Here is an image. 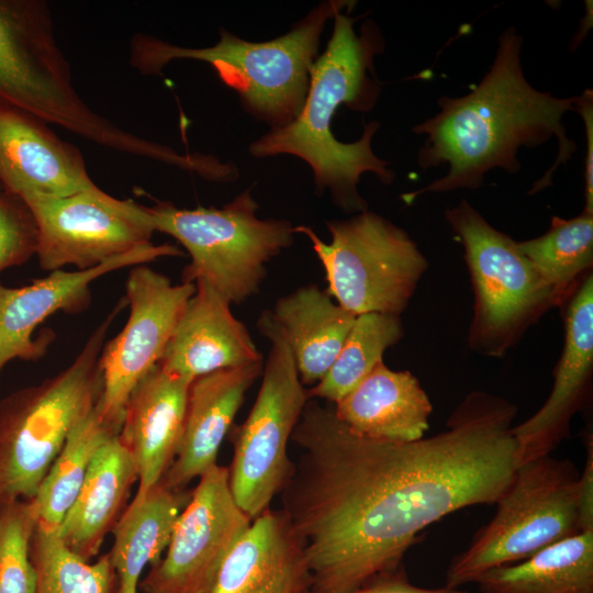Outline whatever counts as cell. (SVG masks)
<instances>
[{
	"mask_svg": "<svg viewBox=\"0 0 593 593\" xmlns=\"http://www.w3.org/2000/svg\"><path fill=\"white\" fill-rule=\"evenodd\" d=\"M270 315L291 349L303 385L323 379L356 318L317 284L279 298Z\"/></svg>",
	"mask_w": 593,
	"mask_h": 593,
	"instance_id": "cb8c5ba5",
	"label": "cell"
},
{
	"mask_svg": "<svg viewBox=\"0 0 593 593\" xmlns=\"http://www.w3.org/2000/svg\"><path fill=\"white\" fill-rule=\"evenodd\" d=\"M350 10L333 16V33L312 66L301 112L286 126L272 128L253 142L249 152L255 157L289 154L303 159L311 167L318 190L328 189L343 211L359 213L368 210L357 188L361 175L372 172L389 184L395 174L388 167L390 163L372 150V137L380 127L378 121L366 124L360 138L351 143L338 141L332 132L338 107L367 112L380 94L373 61L384 51V37L372 20H366L357 34L354 24L358 18H351Z\"/></svg>",
	"mask_w": 593,
	"mask_h": 593,
	"instance_id": "3957f363",
	"label": "cell"
},
{
	"mask_svg": "<svg viewBox=\"0 0 593 593\" xmlns=\"http://www.w3.org/2000/svg\"><path fill=\"white\" fill-rule=\"evenodd\" d=\"M585 463L579 478L578 514L580 532L593 530V437L585 436Z\"/></svg>",
	"mask_w": 593,
	"mask_h": 593,
	"instance_id": "836d02e7",
	"label": "cell"
},
{
	"mask_svg": "<svg viewBox=\"0 0 593 593\" xmlns=\"http://www.w3.org/2000/svg\"><path fill=\"white\" fill-rule=\"evenodd\" d=\"M0 108L30 113L98 145L113 134V123L76 90L43 0H0Z\"/></svg>",
	"mask_w": 593,
	"mask_h": 593,
	"instance_id": "9c48e42d",
	"label": "cell"
},
{
	"mask_svg": "<svg viewBox=\"0 0 593 593\" xmlns=\"http://www.w3.org/2000/svg\"><path fill=\"white\" fill-rule=\"evenodd\" d=\"M37 249V225L26 202L18 194L0 191V272L20 266Z\"/></svg>",
	"mask_w": 593,
	"mask_h": 593,
	"instance_id": "1f68e13d",
	"label": "cell"
},
{
	"mask_svg": "<svg viewBox=\"0 0 593 593\" xmlns=\"http://www.w3.org/2000/svg\"><path fill=\"white\" fill-rule=\"evenodd\" d=\"M475 583L481 593H593V530L494 568Z\"/></svg>",
	"mask_w": 593,
	"mask_h": 593,
	"instance_id": "484cf974",
	"label": "cell"
},
{
	"mask_svg": "<svg viewBox=\"0 0 593 593\" xmlns=\"http://www.w3.org/2000/svg\"><path fill=\"white\" fill-rule=\"evenodd\" d=\"M37 521L33 499L0 504V593H35L29 551Z\"/></svg>",
	"mask_w": 593,
	"mask_h": 593,
	"instance_id": "4dcf8cb0",
	"label": "cell"
},
{
	"mask_svg": "<svg viewBox=\"0 0 593 593\" xmlns=\"http://www.w3.org/2000/svg\"><path fill=\"white\" fill-rule=\"evenodd\" d=\"M125 299L93 331L63 371L0 401V504L32 500L70 432L102 391L99 357Z\"/></svg>",
	"mask_w": 593,
	"mask_h": 593,
	"instance_id": "5b68a950",
	"label": "cell"
},
{
	"mask_svg": "<svg viewBox=\"0 0 593 593\" xmlns=\"http://www.w3.org/2000/svg\"><path fill=\"white\" fill-rule=\"evenodd\" d=\"M517 406L472 391L446 428L411 443L353 432L307 400L292 433L300 454L280 492L315 593H348L404 568L419 534L448 514L495 504L516 469Z\"/></svg>",
	"mask_w": 593,
	"mask_h": 593,
	"instance_id": "6da1fadb",
	"label": "cell"
},
{
	"mask_svg": "<svg viewBox=\"0 0 593 593\" xmlns=\"http://www.w3.org/2000/svg\"><path fill=\"white\" fill-rule=\"evenodd\" d=\"M331 242L309 226L305 235L326 275L327 293L354 315H401L407 307L428 262L401 227L369 210L326 223Z\"/></svg>",
	"mask_w": 593,
	"mask_h": 593,
	"instance_id": "30bf717a",
	"label": "cell"
},
{
	"mask_svg": "<svg viewBox=\"0 0 593 593\" xmlns=\"http://www.w3.org/2000/svg\"><path fill=\"white\" fill-rule=\"evenodd\" d=\"M593 376V276L588 273L567 300L564 345L545 403L512 428L516 467L551 455L570 437L573 416L588 405Z\"/></svg>",
	"mask_w": 593,
	"mask_h": 593,
	"instance_id": "2e32d148",
	"label": "cell"
},
{
	"mask_svg": "<svg viewBox=\"0 0 593 593\" xmlns=\"http://www.w3.org/2000/svg\"><path fill=\"white\" fill-rule=\"evenodd\" d=\"M251 523L231 492L228 468L206 470L174 527L166 556L141 582L144 593H210L220 568Z\"/></svg>",
	"mask_w": 593,
	"mask_h": 593,
	"instance_id": "5bb4252c",
	"label": "cell"
},
{
	"mask_svg": "<svg viewBox=\"0 0 593 593\" xmlns=\"http://www.w3.org/2000/svg\"><path fill=\"white\" fill-rule=\"evenodd\" d=\"M517 246L564 303L580 278L591 272L593 213L582 211L569 220L553 216L545 234L517 242Z\"/></svg>",
	"mask_w": 593,
	"mask_h": 593,
	"instance_id": "f1b7e54d",
	"label": "cell"
},
{
	"mask_svg": "<svg viewBox=\"0 0 593 593\" xmlns=\"http://www.w3.org/2000/svg\"><path fill=\"white\" fill-rule=\"evenodd\" d=\"M195 283L171 280L138 265L128 271L125 301L130 315L122 331L104 343L99 369L102 391L96 405L100 418L120 432L124 406L138 382L159 363Z\"/></svg>",
	"mask_w": 593,
	"mask_h": 593,
	"instance_id": "4fadbf2b",
	"label": "cell"
},
{
	"mask_svg": "<svg viewBox=\"0 0 593 593\" xmlns=\"http://www.w3.org/2000/svg\"><path fill=\"white\" fill-rule=\"evenodd\" d=\"M264 362L216 370L191 381L176 456L163 477L174 490H186L193 479L216 465L217 452Z\"/></svg>",
	"mask_w": 593,
	"mask_h": 593,
	"instance_id": "ac0fdd59",
	"label": "cell"
},
{
	"mask_svg": "<svg viewBox=\"0 0 593 593\" xmlns=\"http://www.w3.org/2000/svg\"><path fill=\"white\" fill-rule=\"evenodd\" d=\"M355 3L324 1L288 33L266 42H248L221 29L215 45L197 48L137 33L131 40L130 63L145 76L160 75L176 59L208 63L238 93L247 112L269 124L270 130L280 128L292 122L304 105L326 22Z\"/></svg>",
	"mask_w": 593,
	"mask_h": 593,
	"instance_id": "277c9868",
	"label": "cell"
},
{
	"mask_svg": "<svg viewBox=\"0 0 593 593\" xmlns=\"http://www.w3.org/2000/svg\"><path fill=\"white\" fill-rule=\"evenodd\" d=\"M333 409L353 432L399 443L425 437L433 412L418 379L407 370H392L383 361Z\"/></svg>",
	"mask_w": 593,
	"mask_h": 593,
	"instance_id": "7402d4cb",
	"label": "cell"
},
{
	"mask_svg": "<svg viewBox=\"0 0 593 593\" xmlns=\"http://www.w3.org/2000/svg\"><path fill=\"white\" fill-rule=\"evenodd\" d=\"M2 189H3V188H2V186L0 184V191H1Z\"/></svg>",
	"mask_w": 593,
	"mask_h": 593,
	"instance_id": "d590c367",
	"label": "cell"
},
{
	"mask_svg": "<svg viewBox=\"0 0 593 593\" xmlns=\"http://www.w3.org/2000/svg\"><path fill=\"white\" fill-rule=\"evenodd\" d=\"M22 199L37 225L35 256L49 272L65 266L88 270L153 244L145 205L98 186L67 197Z\"/></svg>",
	"mask_w": 593,
	"mask_h": 593,
	"instance_id": "7c38bea8",
	"label": "cell"
},
{
	"mask_svg": "<svg viewBox=\"0 0 593 593\" xmlns=\"http://www.w3.org/2000/svg\"><path fill=\"white\" fill-rule=\"evenodd\" d=\"M136 480L131 454L118 435L110 437L94 455L79 493L58 527L63 542L86 561L98 555Z\"/></svg>",
	"mask_w": 593,
	"mask_h": 593,
	"instance_id": "603a6c76",
	"label": "cell"
},
{
	"mask_svg": "<svg viewBox=\"0 0 593 593\" xmlns=\"http://www.w3.org/2000/svg\"><path fill=\"white\" fill-rule=\"evenodd\" d=\"M303 546L281 510L254 518L224 559L210 593H310Z\"/></svg>",
	"mask_w": 593,
	"mask_h": 593,
	"instance_id": "ffe728a7",
	"label": "cell"
},
{
	"mask_svg": "<svg viewBox=\"0 0 593 593\" xmlns=\"http://www.w3.org/2000/svg\"><path fill=\"white\" fill-rule=\"evenodd\" d=\"M191 492L174 490L163 480L143 496L134 497L112 532L109 558L118 577V593H136L144 568L160 560L175 524Z\"/></svg>",
	"mask_w": 593,
	"mask_h": 593,
	"instance_id": "d4e9b609",
	"label": "cell"
},
{
	"mask_svg": "<svg viewBox=\"0 0 593 593\" xmlns=\"http://www.w3.org/2000/svg\"><path fill=\"white\" fill-rule=\"evenodd\" d=\"M575 112L584 123L586 153L584 165V212L593 213V91L585 89L577 96Z\"/></svg>",
	"mask_w": 593,
	"mask_h": 593,
	"instance_id": "d6a6232c",
	"label": "cell"
},
{
	"mask_svg": "<svg viewBox=\"0 0 593 593\" xmlns=\"http://www.w3.org/2000/svg\"><path fill=\"white\" fill-rule=\"evenodd\" d=\"M191 381L155 366L134 388L118 434L137 470L135 497L158 483L178 448Z\"/></svg>",
	"mask_w": 593,
	"mask_h": 593,
	"instance_id": "44dd1931",
	"label": "cell"
},
{
	"mask_svg": "<svg viewBox=\"0 0 593 593\" xmlns=\"http://www.w3.org/2000/svg\"><path fill=\"white\" fill-rule=\"evenodd\" d=\"M29 552L36 573L35 593H118V577L109 555L90 563L63 542L58 529L37 523Z\"/></svg>",
	"mask_w": 593,
	"mask_h": 593,
	"instance_id": "f546056e",
	"label": "cell"
},
{
	"mask_svg": "<svg viewBox=\"0 0 593 593\" xmlns=\"http://www.w3.org/2000/svg\"><path fill=\"white\" fill-rule=\"evenodd\" d=\"M403 335L399 315H357L329 370L321 381L306 389L309 400L338 402L383 361L384 351L400 342Z\"/></svg>",
	"mask_w": 593,
	"mask_h": 593,
	"instance_id": "83f0119b",
	"label": "cell"
},
{
	"mask_svg": "<svg viewBox=\"0 0 593 593\" xmlns=\"http://www.w3.org/2000/svg\"><path fill=\"white\" fill-rule=\"evenodd\" d=\"M522 45L523 37L515 27L504 30L489 71L473 90L458 98L440 97L438 113L412 127L413 133L426 135L418 150V166L428 169L447 165L448 172L404 194V200L479 189L494 168L516 174L521 147H537L556 137L557 158L528 194L552 184L556 169L577 149L562 123L566 113L575 111L577 96L558 98L534 88L523 71Z\"/></svg>",
	"mask_w": 593,
	"mask_h": 593,
	"instance_id": "7a4b0ae2",
	"label": "cell"
},
{
	"mask_svg": "<svg viewBox=\"0 0 593 593\" xmlns=\"http://www.w3.org/2000/svg\"><path fill=\"white\" fill-rule=\"evenodd\" d=\"M186 304L158 366L190 381L203 374L262 360L231 303L204 281Z\"/></svg>",
	"mask_w": 593,
	"mask_h": 593,
	"instance_id": "d6986e66",
	"label": "cell"
},
{
	"mask_svg": "<svg viewBox=\"0 0 593 593\" xmlns=\"http://www.w3.org/2000/svg\"><path fill=\"white\" fill-rule=\"evenodd\" d=\"M257 327L270 349L255 403L245 422L230 430L233 458L227 467L235 502L251 521L270 508L291 475L288 444L309 400L270 311L260 314Z\"/></svg>",
	"mask_w": 593,
	"mask_h": 593,
	"instance_id": "8fae6325",
	"label": "cell"
},
{
	"mask_svg": "<svg viewBox=\"0 0 593 593\" xmlns=\"http://www.w3.org/2000/svg\"><path fill=\"white\" fill-rule=\"evenodd\" d=\"M310 593H315L311 591ZM348 593H468L461 589L422 588L410 582L405 568L388 578Z\"/></svg>",
	"mask_w": 593,
	"mask_h": 593,
	"instance_id": "e575fe53",
	"label": "cell"
},
{
	"mask_svg": "<svg viewBox=\"0 0 593 593\" xmlns=\"http://www.w3.org/2000/svg\"><path fill=\"white\" fill-rule=\"evenodd\" d=\"M580 472L569 459L544 456L516 467L493 518L449 562L445 586L460 589L485 572L522 561L580 533Z\"/></svg>",
	"mask_w": 593,
	"mask_h": 593,
	"instance_id": "ba28073f",
	"label": "cell"
},
{
	"mask_svg": "<svg viewBox=\"0 0 593 593\" xmlns=\"http://www.w3.org/2000/svg\"><path fill=\"white\" fill-rule=\"evenodd\" d=\"M118 434V429L100 418L96 407L70 432L33 499L41 526L58 529L79 493L94 455Z\"/></svg>",
	"mask_w": 593,
	"mask_h": 593,
	"instance_id": "4316f807",
	"label": "cell"
},
{
	"mask_svg": "<svg viewBox=\"0 0 593 593\" xmlns=\"http://www.w3.org/2000/svg\"><path fill=\"white\" fill-rule=\"evenodd\" d=\"M0 184L21 198L67 197L97 186L78 147L10 108H0Z\"/></svg>",
	"mask_w": 593,
	"mask_h": 593,
	"instance_id": "e0dca14e",
	"label": "cell"
},
{
	"mask_svg": "<svg viewBox=\"0 0 593 593\" xmlns=\"http://www.w3.org/2000/svg\"><path fill=\"white\" fill-rule=\"evenodd\" d=\"M175 256H182L178 246L152 244L88 270L51 271L21 288L0 283V372L13 359L42 358L51 338L34 340L35 328L58 311L66 314L83 312L91 303L90 284L94 280L121 268Z\"/></svg>",
	"mask_w": 593,
	"mask_h": 593,
	"instance_id": "9a60e30c",
	"label": "cell"
},
{
	"mask_svg": "<svg viewBox=\"0 0 593 593\" xmlns=\"http://www.w3.org/2000/svg\"><path fill=\"white\" fill-rule=\"evenodd\" d=\"M463 247L473 290L469 347L503 357L551 307L562 304L517 242L493 227L467 200L445 211Z\"/></svg>",
	"mask_w": 593,
	"mask_h": 593,
	"instance_id": "52a82bcc",
	"label": "cell"
},
{
	"mask_svg": "<svg viewBox=\"0 0 593 593\" xmlns=\"http://www.w3.org/2000/svg\"><path fill=\"white\" fill-rule=\"evenodd\" d=\"M145 210L154 232L174 237L188 251L182 282L204 281L231 304L256 295L267 264L293 242L289 221L257 217L250 189L221 208L158 202Z\"/></svg>",
	"mask_w": 593,
	"mask_h": 593,
	"instance_id": "8992f818",
	"label": "cell"
}]
</instances>
